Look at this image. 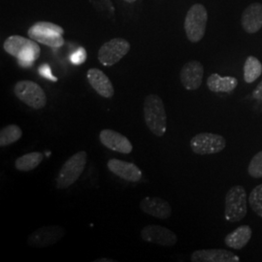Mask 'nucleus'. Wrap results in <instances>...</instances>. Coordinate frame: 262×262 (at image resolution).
Returning a JSON list of instances; mask_svg holds the SVG:
<instances>
[{
    "mask_svg": "<svg viewBox=\"0 0 262 262\" xmlns=\"http://www.w3.org/2000/svg\"><path fill=\"white\" fill-rule=\"evenodd\" d=\"M238 85V80L235 77L231 76H222L214 73L209 76L207 79V86L208 89L215 94H230L234 91Z\"/></svg>",
    "mask_w": 262,
    "mask_h": 262,
    "instance_id": "20",
    "label": "nucleus"
},
{
    "mask_svg": "<svg viewBox=\"0 0 262 262\" xmlns=\"http://www.w3.org/2000/svg\"><path fill=\"white\" fill-rule=\"evenodd\" d=\"M144 119L149 130L162 137L167 130V115L162 99L157 94H149L144 101Z\"/></svg>",
    "mask_w": 262,
    "mask_h": 262,
    "instance_id": "2",
    "label": "nucleus"
},
{
    "mask_svg": "<svg viewBox=\"0 0 262 262\" xmlns=\"http://www.w3.org/2000/svg\"><path fill=\"white\" fill-rule=\"evenodd\" d=\"M123 1H125V2H127V3H133V2H135L136 0H123Z\"/></svg>",
    "mask_w": 262,
    "mask_h": 262,
    "instance_id": "30",
    "label": "nucleus"
},
{
    "mask_svg": "<svg viewBox=\"0 0 262 262\" xmlns=\"http://www.w3.org/2000/svg\"><path fill=\"white\" fill-rule=\"evenodd\" d=\"M241 25L249 34H254L262 28V4L254 2L244 10Z\"/></svg>",
    "mask_w": 262,
    "mask_h": 262,
    "instance_id": "17",
    "label": "nucleus"
},
{
    "mask_svg": "<svg viewBox=\"0 0 262 262\" xmlns=\"http://www.w3.org/2000/svg\"><path fill=\"white\" fill-rule=\"evenodd\" d=\"M192 262H239L240 258L234 253L222 249L198 250L191 253Z\"/></svg>",
    "mask_w": 262,
    "mask_h": 262,
    "instance_id": "16",
    "label": "nucleus"
},
{
    "mask_svg": "<svg viewBox=\"0 0 262 262\" xmlns=\"http://www.w3.org/2000/svg\"><path fill=\"white\" fill-rule=\"evenodd\" d=\"M248 174L254 179L262 178V150L254 155L248 166Z\"/></svg>",
    "mask_w": 262,
    "mask_h": 262,
    "instance_id": "25",
    "label": "nucleus"
},
{
    "mask_svg": "<svg viewBox=\"0 0 262 262\" xmlns=\"http://www.w3.org/2000/svg\"><path fill=\"white\" fill-rule=\"evenodd\" d=\"M99 140L107 149L124 155L130 154L133 146L124 135L113 129H103L99 133Z\"/></svg>",
    "mask_w": 262,
    "mask_h": 262,
    "instance_id": "13",
    "label": "nucleus"
},
{
    "mask_svg": "<svg viewBox=\"0 0 262 262\" xmlns=\"http://www.w3.org/2000/svg\"><path fill=\"white\" fill-rule=\"evenodd\" d=\"M64 29L53 23L48 21H38L28 29V34L29 38L46 45L48 47H62L64 45L63 38Z\"/></svg>",
    "mask_w": 262,
    "mask_h": 262,
    "instance_id": "3",
    "label": "nucleus"
},
{
    "mask_svg": "<svg viewBox=\"0 0 262 262\" xmlns=\"http://www.w3.org/2000/svg\"><path fill=\"white\" fill-rule=\"evenodd\" d=\"M14 94L21 102L35 110L43 109L47 104V96L39 84L28 81H19L14 86Z\"/></svg>",
    "mask_w": 262,
    "mask_h": 262,
    "instance_id": "7",
    "label": "nucleus"
},
{
    "mask_svg": "<svg viewBox=\"0 0 262 262\" xmlns=\"http://www.w3.org/2000/svg\"><path fill=\"white\" fill-rule=\"evenodd\" d=\"M44 159V154L40 151H33L24 155L16 159L15 167L21 172H28L37 168Z\"/></svg>",
    "mask_w": 262,
    "mask_h": 262,
    "instance_id": "21",
    "label": "nucleus"
},
{
    "mask_svg": "<svg viewBox=\"0 0 262 262\" xmlns=\"http://www.w3.org/2000/svg\"><path fill=\"white\" fill-rule=\"evenodd\" d=\"M86 59V51L83 47L78 48L70 56V60L73 64L80 66L83 64Z\"/></svg>",
    "mask_w": 262,
    "mask_h": 262,
    "instance_id": "26",
    "label": "nucleus"
},
{
    "mask_svg": "<svg viewBox=\"0 0 262 262\" xmlns=\"http://www.w3.org/2000/svg\"><path fill=\"white\" fill-rule=\"evenodd\" d=\"M86 78L92 88L100 96L105 98L113 97L115 90L112 82L103 71L97 68H91L86 73Z\"/></svg>",
    "mask_w": 262,
    "mask_h": 262,
    "instance_id": "18",
    "label": "nucleus"
},
{
    "mask_svg": "<svg viewBox=\"0 0 262 262\" xmlns=\"http://www.w3.org/2000/svg\"><path fill=\"white\" fill-rule=\"evenodd\" d=\"M130 50V44L123 38H114L104 43L98 51V60L104 66L118 63Z\"/></svg>",
    "mask_w": 262,
    "mask_h": 262,
    "instance_id": "9",
    "label": "nucleus"
},
{
    "mask_svg": "<svg viewBox=\"0 0 262 262\" xmlns=\"http://www.w3.org/2000/svg\"><path fill=\"white\" fill-rule=\"evenodd\" d=\"M248 196L242 186L230 187L225 195V220L229 223L241 222L247 215Z\"/></svg>",
    "mask_w": 262,
    "mask_h": 262,
    "instance_id": "6",
    "label": "nucleus"
},
{
    "mask_svg": "<svg viewBox=\"0 0 262 262\" xmlns=\"http://www.w3.org/2000/svg\"><path fill=\"white\" fill-rule=\"evenodd\" d=\"M86 160L88 154L84 150H80L67 159L56 176V187L64 189L76 183L84 172Z\"/></svg>",
    "mask_w": 262,
    "mask_h": 262,
    "instance_id": "4",
    "label": "nucleus"
},
{
    "mask_svg": "<svg viewBox=\"0 0 262 262\" xmlns=\"http://www.w3.org/2000/svg\"><path fill=\"white\" fill-rule=\"evenodd\" d=\"M189 145L191 150L199 156L215 155L225 150L226 140L220 134L203 132L192 137Z\"/></svg>",
    "mask_w": 262,
    "mask_h": 262,
    "instance_id": "8",
    "label": "nucleus"
},
{
    "mask_svg": "<svg viewBox=\"0 0 262 262\" xmlns=\"http://www.w3.org/2000/svg\"><path fill=\"white\" fill-rule=\"evenodd\" d=\"M139 206L142 212L147 215L158 217L159 220H167L172 214L170 204L161 197H145L141 200Z\"/></svg>",
    "mask_w": 262,
    "mask_h": 262,
    "instance_id": "15",
    "label": "nucleus"
},
{
    "mask_svg": "<svg viewBox=\"0 0 262 262\" xmlns=\"http://www.w3.org/2000/svg\"><path fill=\"white\" fill-rule=\"evenodd\" d=\"M38 71H39V74L42 76V77L46 78V79L50 80V81L57 82V78L53 75V73H52V69H51V67H50V66H49L48 63H43V64H41L40 67H39V69H38Z\"/></svg>",
    "mask_w": 262,
    "mask_h": 262,
    "instance_id": "27",
    "label": "nucleus"
},
{
    "mask_svg": "<svg viewBox=\"0 0 262 262\" xmlns=\"http://www.w3.org/2000/svg\"><path fill=\"white\" fill-rule=\"evenodd\" d=\"M112 262V261H114V260H112V259H99V260H98V262Z\"/></svg>",
    "mask_w": 262,
    "mask_h": 262,
    "instance_id": "29",
    "label": "nucleus"
},
{
    "mask_svg": "<svg viewBox=\"0 0 262 262\" xmlns=\"http://www.w3.org/2000/svg\"><path fill=\"white\" fill-rule=\"evenodd\" d=\"M141 237L147 243L156 244L163 247L175 246L178 238L172 230L160 225H150L141 230Z\"/></svg>",
    "mask_w": 262,
    "mask_h": 262,
    "instance_id": "11",
    "label": "nucleus"
},
{
    "mask_svg": "<svg viewBox=\"0 0 262 262\" xmlns=\"http://www.w3.org/2000/svg\"><path fill=\"white\" fill-rule=\"evenodd\" d=\"M66 236V229L59 225H47L29 235L28 244L34 248H46L58 243Z\"/></svg>",
    "mask_w": 262,
    "mask_h": 262,
    "instance_id": "10",
    "label": "nucleus"
},
{
    "mask_svg": "<svg viewBox=\"0 0 262 262\" xmlns=\"http://www.w3.org/2000/svg\"><path fill=\"white\" fill-rule=\"evenodd\" d=\"M23 136V131L16 124H9L0 131V147H6L19 141Z\"/></svg>",
    "mask_w": 262,
    "mask_h": 262,
    "instance_id": "23",
    "label": "nucleus"
},
{
    "mask_svg": "<svg viewBox=\"0 0 262 262\" xmlns=\"http://www.w3.org/2000/svg\"><path fill=\"white\" fill-rule=\"evenodd\" d=\"M253 235L252 227L241 225L225 236V244L230 249L240 251L250 242Z\"/></svg>",
    "mask_w": 262,
    "mask_h": 262,
    "instance_id": "19",
    "label": "nucleus"
},
{
    "mask_svg": "<svg viewBox=\"0 0 262 262\" xmlns=\"http://www.w3.org/2000/svg\"><path fill=\"white\" fill-rule=\"evenodd\" d=\"M107 167L114 175L128 182H139L143 176L141 169L136 164L121 159H110L107 162Z\"/></svg>",
    "mask_w": 262,
    "mask_h": 262,
    "instance_id": "14",
    "label": "nucleus"
},
{
    "mask_svg": "<svg viewBox=\"0 0 262 262\" xmlns=\"http://www.w3.org/2000/svg\"><path fill=\"white\" fill-rule=\"evenodd\" d=\"M3 49L7 54L17 57L19 66L25 68L32 66L41 53L36 41L19 35L7 38L3 43Z\"/></svg>",
    "mask_w": 262,
    "mask_h": 262,
    "instance_id": "1",
    "label": "nucleus"
},
{
    "mask_svg": "<svg viewBox=\"0 0 262 262\" xmlns=\"http://www.w3.org/2000/svg\"><path fill=\"white\" fill-rule=\"evenodd\" d=\"M207 21L208 12L204 5L197 3L188 9L184 28L190 42L197 43L203 39L206 32Z\"/></svg>",
    "mask_w": 262,
    "mask_h": 262,
    "instance_id": "5",
    "label": "nucleus"
},
{
    "mask_svg": "<svg viewBox=\"0 0 262 262\" xmlns=\"http://www.w3.org/2000/svg\"><path fill=\"white\" fill-rule=\"evenodd\" d=\"M244 80L248 84L255 82L262 74V64L260 60L255 56L247 57L244 63Z\"/></svg>",
    "mask_w": 262,
    "mask_h": 262,
    "instance_id": "22",
    "label": "nucleus"
},
{
    "mask_svg": "<svg viewBox=\"0 0 262 262\" xmlns=\"http://www.w3.org/2000/svg\"><path fill=\"white\" fill-rule=\"evenodd\" d=\"M204 76V67L200 61L190 60L182 67L180 79L187 91H195L200 88Z\"/></svg>",
    "mask_w": 262,
    "mask_h": 262,
    "instance_id": "12",
    "label": "nucleus"
},
{
    "mask_svg": "<svg viewBox=\"0 0 262 262\" xmlns=\"http://www.w3.org/2000/svg\"><path fill=\"white\" fill-rule=\"evenodd\" d=\"M249 204L253 212L262 217V184L256 186L249 195Z\"/></svg>",
    "mask_w": 262,
    "mask_h": 262,
    "instance_id": "24",
    "label": "nucleus"
},
{
    "mask_svg": "<svg viewBox=\"0 0 262 262\" xmlns=\"http://www.w3.org/2000/svg\"><path fill=\"white\" fill-rule=\"evenodd\" d=\"M252 96L254 100H256L258 102H262V80L261 82L257 84L256 88L253 90Z\"/></svg>",
    "mask_w": 262,
    "mask_h": 262,
    "instance_id": "28",
    "label": "nucleus"
}]
</instances>
